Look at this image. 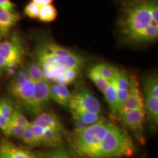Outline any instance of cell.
Listing matches in <instances>:
<instances>
[{
	"instance_id": "cell-32",
	"label": "cell",
	"mask_w": 158,
	"mask_h": 158,
	"mask_svg": "<svg viewBox=\"0 0 158 158\" xmlns=\"http://www.w3.org/2000/svg\"><path fill=\"white\" fill-rule=\"evenodd\" d=\"M74 119V127H73V131H74V135L78 134L79 133L84 130L85 128L87 127L88 125H86L82 120H81L80 118H73Z\"/></svg>"
},
{
	"instance_id": "cell-1",
	"label": "cell",
	"mask_w": 158,
	"mask_h": 158,
	"mask_svg": "<svg viewBox=\"0 0 158 158\" xmlns=\"http://www.w3.org/2000/svg\"><path fill=\"white\" fill-rule=\"evenodd\" d=\"M35 54V61L49 83L65 84V74L73 69L81 70L86 63L82 55L48 38H43L37 43Z\"/></svg>"
},
{
	"instance_id": "cell-34",
	"label": "cell",
	"mask_w": 158,
	"mask_h": 158,
	"mask_svg": "<svg viewBox=\"0 0 158 158\" xmlns=\"http://www.w3.org/2000/svg\"><path fill=\"white\" fill-rule=\"evenodd\" d=\"M15 4L10 0H0V8L6 11L13 12L15 9Z\"/></svg>"
},
{
	"instance_id": "cell-16",
	"label": "cell",
	"mask_w": 158,
	"mask_h": 158,
	"mask_svg": "<svg viewBox=\"0 0 158 158\" xmlns=\"http://www.w3.org/2000/svg\"><path fill=\"white\" fill-rule=\"evenodd\" d=\"M103 94L112 114L114 116H119V111H118V108L117 94H116V87L114 79L109 82V84H108L107 89L105 91Z\"/></svg>"
},
{
	"instance_id": "cell-21",
	"label": "cell",
	"mask_w": 158,
	"mask_h": 158,
	"mask_svg": "<svg viewBox=\"0 0 158 158\" xmlns=\"http://www.w3.org/2000/svg\"><path fill=\"white\" fill-rule=\"evenodd\" d=\"M114 79L117 89L129 90L130 84V76L126 71L117 68Z\"/></svg>"
},
{
	"instance_id": "cell-35",
	"label": "cell",
	"mask_w": 158,
	"mask_h": 158,
	"mask_svg": "<svg viewBox=\"0 0 158 158\" xmlns=\"http://www.w3.org/2000/svg\"><path fill=\"white\" fill-rule=\"evenodd\" d=\"M10 125V120L7 119L3 116V114L0 112V130L3 132L5 135L6 132L8 129Z\"/></svg>"
},
{
	"instance_id": "cell-33",
	"label": "cell",
	"mask_w": 158,
	"mask_h": 158,
	"mask_svg": "<svg viewBox=\"0 0 158 158\" xmlns=\"http://www.w3.org/2000/svg\"><path fill=\"white\" fill-rule=\"evenodd\" d=\"M50 96L51 100L54 102H58L59 99V85L56 83L50 84Z\"/></svg>"
},
{
	"instance_id": "cell-23",
	"label": "cell",
	"mask_w": 158,
	"mask_h": 158,
	"mask_svg": "<svg viewBox=\"0 0 158 158\" xmlns=\"http://www.w3.org/2000/svg\"><path fill=\"white\" fill-rule=\"evenodd\" d=\"M94 67L108 81L113 80L115 76L116 69H117L108 63H100V64L94 65Z\"/></svg>"
},
{
	"instance_id": "cell-18",
	"label": "cell",
	"mask_w": 158,
	"mask_h": 158,
	"mask_svg": "<svg viewBox=\"0 0 158 158\" xmlns=\"http://www.w3.org/2000/svg\"><path fill=\"white\" fill-rule=\"evenodd\" d=\"M70 112L72 114L73 117L80 118L81 120H82L88 126L95 123V122L99 121L102 118L100 114L88 111V110L78 109L75 110H71Z\"/></svg>"
},
{
	"instance_id": "cell-15",
	"label": "cell",
	"mask_w": 158,
	"mask_h": 158,
	"mask_svg": "<svg viewBox=\"0 0 158 158\" xmlns=\"http://www.w3.org/2000/svg\"><path fill=\"white\" fill-rule=\"evenodd\" d=\"M41 142L46 147L59 148L63 143V133L51 128H45Z\"/></svg>"
},
{
	"instance_id": "cell-28",
	"label": "cell",
	"mask_w": 158,
	"mask_h": 158,
	"mask_svg": "<svg viewBox=\"0 0 158 158\" xmlns=\"http://www.w3.org/2000/svg\"><path fill=\"white\" fill-rule=\"evenodd\" d=\"M27 129V128L23 127V126L10 122L9 127L6 132L5 135L8 136V137L17 138V139H21Z\"/></svg>"
},
{
	"instance_id": "cell-8",
	"label": "cell",
	"mask_w": 158,
	"mask_h": 158,
	"mask_svg": "<svg viewBox=\"0 0 158 158\" xmlns=\"http://www.w3.org/2000/svg\"><path fill=\"white\" fill-rule=\"evenodd\" d=\"M119 116L126 128L133 133L138 141L143 143V124L146 118L144 108L122 112Z\"/></svg>"
},
{
	"instance_id": "cell-13",
	"label": "cell",
	"mask_w": 158,
	"mask_h": 158,
	"mask_svg": "<svg viewBox=\"0 0 158 158\" xmlns=\"http://www.w3.org/2000/svg\"><path fill=\"white\" fill-rule=\"evenodd\" d=\"M0 151L9 158H35L36 156L29 150L21 148L6 139L0 141Z\"/></svg>"
},
{
	"instance_id": "cell-36",
	"label": "cell",
	"mask_w": 158,
	"mask_h": 158,
	"mask_svg": "<svg viewBox=\"0 0 158 158\" xmlns=\"http://www.w3.org/2000/svg\"><path fill=\"white\" fill-rule=\"evenodd\" d=\"M31 2L36 3L39 6H43L47 5H51V3L54 2V0H31Z\"/></svg>"
},
{
	"instance_id": "cell-12",
	"label": "cell",
	"mask_w": 158,
	"mask_h": 158,
	"mask_svg": "<svg viewBox=\"0 0 158 158\" xmlns=\"http://www.w3.org/2000/svg\"><path fill=\"white\" fill-rule=\"evenodd\" d=\"M31 122L44 128H51L62 133H64V128L62 122L56 114L51 112H40L37 114L34 121Z\"/></svg>"
},
{
	"instance_id": "cell-29",
	"label": "cell",
	"mask_w": 158,
	"mask_h": 158,
	"mask_svg": "<svg viewBox=\"0 0 158 158\" xmlns=\"http://www.w3.org/2000/svg\"><path fill=\"white\" fill-rule=\"evenodd\" d=\"M42 158H73L70 154L62 149H56L42 154Z\"/></svg>"
},
{
	"instance_id": "cell-7",
	"label": "cell",
	"mask_w": 158,
	"mask_h": 158,
	"mask_svg": "<svg viewBox=\"0 0 158 158\" xmlns=\"http://www.w3.org/2000/svg\"><path fill=\"white\" fill-rule=\"evenodd\" d=\"M68 108L70 111L81 109L98 114L102 112L99 100L89 90L85 88L78 89L74 94H71Z\"/></svg>"
},
{
	"instance_id": "cell-3",
	"label": "cell",
	"mask_w": 158,
	"mask_h": 158,
	"mask_svg": "<svg viewBox=\"0 0 158 158\" xmlns=\"http://www.w3.org/2000/svg\"><path fill=\"white\" fill-rule=\"evenodd\" d=\"M111 122L101 118L95 123L86 127L81 133L74 135L73 143L81 155L89 158H98L108 127Z\"/></svg>"
},
{
	"instance_id": "cell-4",
	"label": "cell",
	"mask_w": 158,
	"mask_h": 158,
	"mask_svg": "<svg viewBox=\"0 0 158 158\" xmlns=\"http://www.w3.org/2000/svg\"><path fill=\"white\" fill-rule=\"evenodd\" d=\"M135 150V145L129 133L111 122L98 158L129 157L133 155Z\"/></svg>"
},
{
	"instance_id": "cell-27",
	"label": "cell",
	"mask_w": 158,
	"mask_h": 158,
	"mask_svg": "<svg viewBox=\"0 0 158 158\" xmlns=\"http://www.w3.org/2000/svg\"><path fill=\"white\" fill-rule=\"evenodd\" d=\"M14 106L8 98H0V112L7 119L10 120L11 116L14 110Z\"/></svg>"
},
{
	"instance_id": "cell-24",
	"label": "cell",
	"mask_w": 158,
	"mask_h": 158,
	"mask_svg": "<svg viewBox=\"0 0 158 158\" xmlns=\"http://www.w3.org/2000/svg\"><path fill=\"white\" fill-rule=\"evenodd\" d=\"M10 122V123L19 124V125L23 126V127L27 128L30 124V122L28 121V119H27L24 114H23L21 108L19 107L14 108V110H13V114L11 116Z\"/></svg>"
},
{
	"instance_id": "cell-11",
	"label": "cell",
	"mask_w": 158,
	"mask_h": 158,
	"mask_svg": "<svg viewBox=\"0 0 158 158\" xmlns=\"http://www.w3.org/2000/svg\"><path fill=\"white\" fill-rule=\"evenodd\" d=\"M143 108L145 116L147 117L150 127L155 131L158 126V98H155L149 92L145 91H143Z\"/></svg>"
},
{
	"instance_id": "cell-2",
	"label": "cell",
	"mask_w": 158,
	"mask_h": 158,
	"mask_svg": "<svg viewBox=\"0 0 158 158\" xmlns=\"http://www.w3.org/2000/svg\"><path fill=\"white\" fill-rule=\"evenodd\" d=\"M150 4L151 0H138L124 11L121 21V30L128 42L134 43L142 31L150 26L157 25L152 20Z\"/></svg>"
},
{
	"instance_id": "cell-6",
	"label": "cell",
	"mask_w": 158,
	"mask_h": 158,
	"mask_svg": "<svg viewBox=\"0 0 158 158\" xmlns=\"http://www.w3.org/2000/svg\"><path fill=\"white\" fill-rule=\"evenodd\" d=\"M7 89L21 106L34 115L35 83L29 78L23 66L15 71Z\"/></svg>"
},
{
	"instance_id": "cell-9",
	"label": "cell",
	"mask_w": 158,
	"mask_h": 158,
	"mask_svg": "<svg viewBox=\"0 0 158 158\" xmlns=\"http://www.w3.org/2000/svg\"><path fill=\"white\" fill-rule=\"evenodd\" d=\"M51 100L50 83L45 80L35 83L34 115L43 111Z\"/></svg>"
},
{
	"instance_id": "cell-10",
	"label": "cell",
	"mask_w": 158,
	"mask_h": 158,
	"mask_svg": "<svg viewBox=\"0 0 158 158\" xmlns=\"http://www.w3.org/2000/svg\"><path fill=\"white\" fill-rule=\"evenodd\" d=\"M130 81L129 94L120 114L127 110L143 108V97L139 89L137 78L133 76H130Z\"/></svg>"
},
{
	"instance_id": "cell-37",
	"label": "cell",
	"mask_w": 158,
	"mask_h": 158,
	"mask_svg": "<svg viewBox=\"0 0 158 158\" xmlns=\"http://www.w3.org/2000/svg\"><path fill=\"white\" fill-rule=\"evenodd\" d=\"M2 36H1V35H0V41H1V39H2Z\"/></svg>"
},
{
	"instance_id": "cell-30",
	"label": "cell",
	"mask_w": 158,
	"mask_h": 158,
	"mask_svg": "<svg viewBox=\"0 0 158 158\" xmlns=\"http://www.w3.org/2000/svg\"><path fill=\"white\" fill-rule=\"evenodd\" d=\"M40 6L37 5L36 3L31 2L25 7L24 13L30 19H37L39 15Z\"/></svg>"
},
{
	"instance_id": "cell-38",
	"label": "cell",
	"mask_w": 158,
	"mask_h": 158,
	"mask_svg": "<svg viewBox=\"0 0 158 158\" xmlns=\"http://www.w3.org/2000/svg\"><path fill=\"white\" fill-rule=\"evenodd\" d=\"M35 158H37V157H35Z\"/></svg>"
},
{
	"instance_id": "cell-14",
	"label": "cell",
	"mask_w": 158,
	"mask_h": 158,
	"mask_svg": "<svg viewBox=\"0 0 158 158\" xmlns=\"http://www.w3.org/2000/svg\"><path fill=\"white\" fill-rule=\"evenodd\" d=\"M21 19L19 13L6 11L0 8V35L2 37H7L10 31Z\"/></svg>"
},
{
	"instance_id": "cell-22",
	"label": "cell",
	"mask_w": 158,
	"mask_h": 158,
	"mask_svg": "<svg viewBox=\"0 0 158 158\" xmlns=\"http://www.w3.org/2000/svg\"><path fill=\"white\" fill-rule=\"evenodd\" d=\"M143 90L158 98V78L156 75L147 76L143 82Z\"/></svg>"
},
{
	"instance_id": "cell-25",
	"label": "cell",
	"mask_w": 158,
	"mask_h": 158,
	"mask_svg": "<svg viewBox=\"0 0 158 158\" xmlns=\"http://www.w3.org/2000/svg\"><path fill=\"white\" fill-rule=\"evenodd\" d=\"M59 85V99L58 102L59 105L64 108H69V102L71 98V93L69 91L67 85L63 84H58Z\"/></svg>"
},
{
	"instance_id": "cell-31",
	"label": "cell",
	"mask_w": 158,
	"mask_h": 158,
	"mask_svg": "<svg viewBox=\"0 0 158 158\" xmlns=\"http://www.w3.org/2000/svg\"><path fill=\"white\" fill-rule=\"evenodd\" d=\"M150 9H151V14L154 23L158 25V5L156 0H151Z\"/></svg>"
},
{
	"instance_id": "cell-19",
	"label": "cell",
	"mask_w": 158,
	"mask_h": 158,
	"mask_svg": "<svg viewBox=\"0 0 158 158\" xmlns=\"http://www.w3.org/2000/svg\"><path fill=\"white\" fill-rule=\"evenodd\" d=\"M88 76L89 78L91 79V81L95 84V86L98 88V89L100 90L102 93H104V92L106 91V89H107L110 81L106 80V79L96 70V68H94V66L89 70Z\"/></svg>"
},
{
	"instance_id": "cell-17",
	"label": "cell",
	"mask_w": 158,
	"mask_h": 158,
	"mask_svg": "<svg viewBox=\"0 0 158 158\" xmlns=\"http://www.w3.org/2000/svg\"><path fill=\"white\" fill-rule=\"evenodd\" d=\"M23 68L28 74L29 78L34 83L45 80L42 69L36 62V61H30V62H27L23 65Z\"/></svg>"
},
{
	"instance_id": "cell-5",
	"label": "cell",
	"mask_w": 158,
	"mask_h": 158,
	"mask_svg": "<svg viewBox=\"0 0 158 158\" xmlns=\"http://www.w3.org/2000/svg\"><path fill=\"white\" fill-rule=\"evenodd\" d=\"M26 48L21 37L13 33L0 43V78L14 75L25 59Z\"/></svg>"
},
{
	"instance_id": "cell-20",
	"label": "cell",
	"mask_w": 158,
	"mask_h": 158,
	"mask_svg": "<svg viewBox=\"0 0 158 158\" xmlns=\"http://www.w3.org/2000/svg\"><path fill=\"white\" fill-rule=\"evenodd\" d=\"M56 17V9L52 5H47L41 6L37 19L43 22H51L54 21Z\"/></svg>"
},
{
	"instance_id": "cell-26",
	"label": "cell",
	"mask_w": 158,
	"mask_h": 158,
	"mask_svg": "<svg viewBox=\"0 0 158 158\" xmlns=\"http://www.w3.org/2000/svg\"><path fill=\"white\" fill-rule=\"evenodd\" d=\"M21 140L25 145L30 147H38V146L42 144L41 141L35 135V134L33 133V132L31 131V130L29 127L26 130L25 133H23Z\"/></svg>"
}]
</instances>
